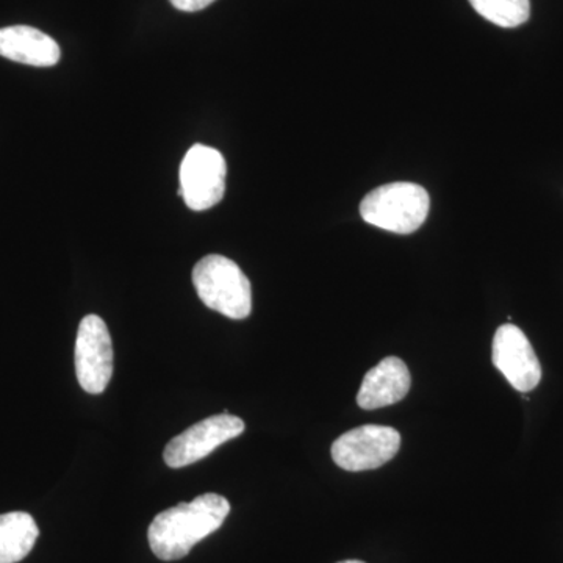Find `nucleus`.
<instances>
[{"label": "nucleus", "mask_w": 563, "mask_h": 563, "mask_svg": "<svg viewBox=\"0 0 563 563\" xmlns=\"http://www.w3.org/2000/svg\"><path fill=\"white\" fill-rule=\"evenodd\" d=\"M229 512L231 504L217 493H206L191 503L163 510L147 531L152 553L165 562L184 559L195 544L221 528Z\"/></svg>", "instance_id": "1"}, {"label": "nucleus", "mask_w": 563, "mask_h": 563, "mask_svg": "<svg viewBox=\"0 0 563 563\" xmlns=\"http://www.w3.org/2000/svg\"><path fill=\"white\" fill-rule=\"evenodd\" d=\"M199 299L214 312L231 320H244L252 312V288L246 274L231 258L207 255L192 269Z\"/></svg>", "instance_id": "2"}, {"label": "nucleus", "mask_w": 563, "mask_h": 563, "mask_svg": "<svg viewBox=\"0 0 563 563\" xmlns=\"http://www.w3.org/2000/svg\"><path fill=\"white\" fill-rule=\"evenodd\" d=\"M429 209V192L409 181L383 185L368 192L361 203L363 220L399 235L417 232L428 218Z\"/></svg>", "instance_id": "3"}, {"label": "nucleus", "mask_w": 563, "mask_h": 563, "mask_svg": "<svg viewBox=\"0 0 563 563\" xmlns=\"http://www.w3.org/2000/svg\"><path fill=\"white\" fill-rule=\"evenodd\" d=\"M228 165L220 151L195 144L180 165L179 195L195 211L209 210L224 198Z\"/></svg>", "instance_id": "4"}, {"label": "nucleus", "mask_w": 563, "mask_h": 563, "mask_svg": "<svg viewBox=\"0 0 563 563\" xmlns=\"http://www.w3.org/2000/svg\"><path fill=\"white\" fill-rule=\"evenodd\" d=\"M401 448V435L388 426L366 424L343 433L332 444V459L346 472H368L390 462Z\"/></svg>", "instance_id": "5"}, {"label": "nucleus", "mask_w": 563, "mask_h": 563, "mask_svg": "<svg viewBox=\"0 0 563 563\" xmlns=\"http://www.w3.org/2000/svg\"><path fill=\"white\" fill-rule=\"evenodd\" d=\"M244 428L246 426L242 418L233 417L229 412L206 418L180 435L174 437L172 442L166 444L163 459L172 468L192 465L213 453L221 444L242 435Z\"/></svg>", "instance_id": "6"}, {"label": "nucleus", "mask_w": 563, "mask_h": 563, "mask_svg": "<svg viewBox=\"0 0 563 563\" xmlns=\"http://www.w3.org/2000/svg\"><path fill=\"white\" fill-rule=\"evenodd\" d=\"M76 373L90 395L106 390L113 376V344L106 321L98 314L81 320L76 340Z\"/></svg>", "instance_id": "7"}, {"label": "nucleus", "mask_w": 563, "mask_h": 563, "mask_svg": "<svg viewBox=\"0 0 563 563\" xmlns=\"http://www.w3.org/2000/svg\"><path fill=\"white\" fill-rule=\"evenodd\" d=\"M493 365L515 390L531 391L542 380V366L528 336L518 325L503 324L493 339Z\"/></svg>", "instance_id": "8"}, {"label": "nucleus", "mask_w": 563, "mask_h": 563, "mask_svg": "<svg viewBox=\"0 0 563 563\" xmlns=\"http://www.w3.org/2000/svg\"><path fill=\"white\" fill-rule=\"evenodd\" d=\"M412 385L409 368L398 357L384 358L363 377L357 404L363 410L383 409L402 401Z\"/></svg>", "instance_id": "9"}, {"label": "nucleus", "mask_w": 563, "mask_h": 563, "mask_svg": "<svg viewBox=\"0 0 563 563\" xmlns=\"http://www.w3.org/2000/svg\"><path fill=\"white\" fill-rule=\"evenodd\" d=\"M0 55L22 65L49 68L60 62L62 51L57 41L29 25L0 29Z\"/></svg>", "instance_id": "10"}, {"label": "nucleus", "mask_w": 563, "mask_h": 563, "mask_svg": "<svg viewBox=\"0 0 563 563\" xmlns=\"http://www.w3.org/2000/svg\"><path fill=\"white\" fill-rule=\"evenodd\" d=\"M40 529L32 515L10 512L0 515V563L24 561L36 540Z\"/></svg>", "instance_id": "11"}, {"label": "nucleus", "mask_w": 563, "mask_h": 563, "mask_svg": "<svg viewBox=\"0 0 563 563\" xmlns=\"http://www.w3.org/2000/svg\"><path fill=\"white\" fill-rule=\"evenodd\" d=\"M474 10L504 29L525 24L531 16V0H470Z\"/></svg>", "instance_id": "12"}, {"label": "nucleus", "mask_w": 563, "mask_h": 563, "mask_svg": "<svg viewBox=\"0 0 563 563\" xmlns=\"http://www.w3.org/2000/svg\"><path fill=\"white\" fill-rule=\"evenodd\" d=\"M169 2L173 3L174 9L195 13V11L207 9L214 0H169Z\"/></svg>", "instance_id": "13"}, {"label": "nucleus", "mask_w": 563, "mask_h": 563, "mask_svg": "<svg viewBox=\"0 0 563 563\" xmlns=\"http://www.w3.org/2000/svg\"><path fill=\"white\" fill-rule=\"evenodd\" d=\"M339 563H365V562H361V561H344V562H339Z\"/></svg>", "instance_id": "14"}]
</instances>
